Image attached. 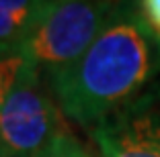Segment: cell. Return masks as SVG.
I'll use <instances>...</instances> for the list:
<instances>
[{
  "mask_svg": "<svg viewBox=\"0 0 160 157\" xmlns=\"http://www.w3.org/2000/svg\"><path fill=\"white\" fill-rule=\"evenodd\" d=\"M99 157H160V78L90 129Z\"/></svg>",
  "mask_w": 160,
  "mask_h": 157,
  "instance_id": "277c9868",
  "label": "cell"
},
{
  "mask_svg": "<svg viewBox=\"0 0 160 157\" xmlns=\"http://www.w3.org/2000/svg\"><path fill=\"white\" fill-rule=\"evenodd\" d=\"M23 65H25V57L21 51L0 53V106H2L4 98L8 96V92L12 90Z\"/></svg>",
  "mask_w": 160,
  "mask_h": 157,
  "instance_id": "52a82bcc",
  "label": "cell"
},
{
  "mask_svg": "<svg viewBox=\"0 0 160 157\" xmlns=\"http://www.w3.org/2000/svg\"><path fill=\"white\" fill-rule=\"evenodd\" d=\"M33 157H94L78 143V139L68 131L66 125H62L47 145H43Z\"/></svg>",
  "mask_w": 160,
  "mask_h": 157,
  "instance_id": "8992f818",
  "label": "cell"
},
{
  "mask_svg": "<svg viewBox=\"0 0 160 157\" xmlns=\"http://www.w3.org/2000/svg\"><path fill=\"white\" fill-rule=\"evenodd\" d=\"M62 127L60 106L41 80V67L25 59L12 90L0 106V151L33 157Z\"/></svg>",
  "mask_w": 160,
  "mask_h": 157,
  "instance_id": "3957f363",
  "label": "cell"
},
{
  "mask_svg": "<svg viewBox=\"0 0 160 157\" xmlns=\"http://www.w3.org/2000/svg\"><path fill=\"white\" fill-rule=\"evenodd\" d=\"M47 74L60 110L92 129L160 78V37L144 23L136 4H115L88 49Z\"/></svg>",
  "mask_w": 160,
  "mask_h": 157,
  "instance_id": "6da1fadb",
  "label": "cell"
},
{
  "mask_svg": "<svg viewBox=\"0 0 160 157\" xmlns=\"http://www.w3.org/2000/svg\"><path fill=\"white\" fill-rule=\"evenodd\" d=\"M136 8L144 23L160 37V0H144V2H138Z\"/></svg>",
  "mask_w": 160,
  "mask_h": 157,
  "instance_id": "ba28073f",
  "label": "cell"
},
{
  "mask_svg": "<svg viewBox=\"0 0 160 157\" xmlns=\"http://www.w3.org/2000/svg\"><path fill=\"white\" fill-rule=\"evenodd\" d=\"M0 157H4V155H2V151H0Z\"/></svg>",
  "mask_w": 160,
  "mask_h": 157,
  "instance_id": "9c48e42d",
  "label": "cell"
},
{
  "mask_svg": "<svg viewBox=\"0 0 160 157\" xmlns=\"http://www.w3.org/2000/svg\"><path fill=\"white\" fill-rule=\"evenodd\" d=\"M115 4L92 0H58L21 47L27 61L45 72H53L76 61L97 39Z\"/></svg>",
  "mask_w": 160,
  "mask_h": 157,
  "instance_id": "7a4b0ae2",
  "label": "cell"
},
{
  "mask_svg": "<svg viewBox=\"0 0 160 157\" xmlns=\"http://www.w3.org/2000/svg\"><path fill=\"white\" fill-rule=\"evenodd\" d=\"M47 8L49 0H0V53L21 51Z\"/></svg>",
  "mask_w": 160,
  "mask_h": 157,
  "instance_id": "5b68a950",
  "label": "cell"
}]
</instances>
